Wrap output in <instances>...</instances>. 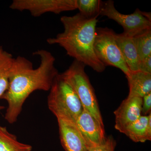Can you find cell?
<instances>
[{"label": "cell", "instance_id": "obj_4", "mask_svg": "<svg viewBox=\"0 0 151 151\" xmlns=\"http://www.w3.org/2000/svg\"><path fill=\"white\" fill-rule=\"evenodd\" d=\"M85 66L84 63L74 60L68 68L60 74L75 91L83 108L104 127L94 88L85 71Z\"/></svg>", "mask_w": 151, "mask_h": 151}, {"label": "cell", "instance_id": "obj_12", "mask_svg": "<svg viewBox=\"0 0 151 151\" xmlns=\"http://www.w3.org/2000/svg\"><path fill=\"white\" fill-rule=\"evenodd\" d=\"M126 77L129 89L128 97L143 98L151 92V73L139 70L131 72Z\"/></svg>", "mask_w": 151, "mask_h": 151}, {"label": "cell", "instance_id": "obj_6", "mask_svg": "<svg viewBox=\"0 0 151 151\" xmlns=\"http://www.w3.org/2000/svg\"><path fill=\"white\" fill-rule=\"evenodd\" d=\"M100 15L118 23L124 29L123 33L131 37L151 29V13L142 12L137 9L133 13L124 14L116 9L114 1L111 0L103 2Z\"/></svg>", "mask_w": 151, "mask_h": 151}, {"label": "cell", "instance_id": "obj_1", "mask_svg": "<svg viewBox=\"0 0 151 151\" xmlns=\"http://www.w3.org/2000/svg\"><path fill=\"white\" fill-rule=\"evenodd\" d=\"M33 54L39 57L40 63L34 68L29 60L18 56L14 58L9 78L8 88L1 99L8 104L5 119L13 124L17 121L26 100L37 91H49L59 74L55 65V58L50 52L39 50Z\"/></svg>", "mask_w": 151, "mask_h": 151}, {"label": "cell", "instance_id": "obj_10", "mask_svg": "<svg viewBox=\"0 0 151 151\" xmlns=\"http://www.w3.org/2000/svg\"><path fill=\"white\" fill-rule=\"evenodd\" d=\"M60 139L65 151H88V147L75 124L58 121Z\"/></svg>", "mask_w": 151, "mask_h": 151}, {"label": "cell", "instance_id": "obj_15", "mask_svg": "<svg viewBox=\"0 0 151 151\" xmlns=\"http://www.w3.org/2000/svg\"><path fill=\"white\" fill-rule=\"evenodd\" d=\"M32 147L19 142L17 136L0 124V151H31Z\"/></svg>", "mask_w": 151, "mask_h": 151}, {"label": "cell", "instance_id": "obj_20", "mask_svg": "<svg viewBox=\"0 0 151 151\" xmlns=\"http://www.w3.org/2000/svg\"><path fill=\"white\" fill-rule=\"evenodd\" d=\"M139 69L140 71L151 73V55L140 60Z\"/></svg>", "mask_w": 151, "mask_h": 151}, {"label": "cell", "instance_id": "obj_18", "mask_svg": "<svg viewBox=\"0 0 151 151\" xmlns=\"http://www.w3.org/2000/svg\"><path fill=\"white\" fill-rule=\"evenodd\" d=\"M116 145V141L113 137L109 136L103 144L88 148V151H115Z\"/></svg>", "mask_w": 151, "mask_h": 151}, {"label": "cell", "instance_id": "obj_17", "mask_svg": "<svg viewBox=\"0 0 151 151\" xmlns=\"http://www.w3.org/2000/svg\"><path fill=\"white\" fill-rule=\"evenodd\" d=\"M140 60L151 55V29L133 37Z\"/></svg>", "mask_w": 151, "mask_h": 151}, {"label": "cell", "instance_id": "obj_8", "mask_svg": "<svg viewBox=\"0 0 151 151\" xmlns=\"http://www.w3.org/2000/svg\"><path fill=\"white\" fill-rule=\"evenodd\" d=\"M76 125L88 148L99 145L106 139L104 127L99 124L96 119L83 108L78 116Z\"/></svg>", "mask_w": 151, "mask_h": 151}, {"label": "cell", "instance_id": "obj_5", "mask_svg": "<svg viewBox=\"0 0 151 151\" xmlns=\"http://www.w3.org/2000/svg\"><path fill=\"white\" fill-rule=\"evenodd\" d=\"M116 33L107 27L97 28L94 51L98 59L105 66L120 69L126 75L131 73L115 39Z\"/></svg>", "mask_w": 151, "mask_h": 151}, {"label": "cell", "instance_id": "obj_16", "mask_svg": "<svg viewBox=\"0 0 151 151\" xmlns=\"http://www.w3.org/2000/svg\"><path fill=\"white\" fill-rule=\"evenodd\" d=\"M103 3L100 0H76V7L79 13L90 18L100 15Z\"/></svg>", "mask_w": 151, "mask_h": 151}, {"label": "cell", "instance_id": "obj_9", "mask_svg": "<svg viewBox=\"0 0 151 151\" xmlns=\"http://www.w3.org/2000/svg\"><path fill=\"white\" fill-rule=\"evenodd\" d=\"M142 98L127 97L114 111L115 128L122 133L124 129L138 120L142 115Z\"/></svg>", "mask_w": 151, "mask_h": 151}, {"label": "cell", "instance_id": "obj_19", "mask_svg": "<svg viewBox=\"0 0 151 151\" xmlns=\"http://www.w3.org/2000/svg\"><path fill=\"white\" fill-rule=\"evenodd\" d=\"M142 113L147 116L151 113V92L146 94L142 98Z\"/></svg>", "mask_w": 151, "mask_h": 151}, {"label": "cell", "instance_id": "obj_2", "mask_svg": "<svg viewBox=\"0 0 151 151\" xmlns=\"http://www.w3.org/2000/svg\"><path fill=\"white\" fill-rule=\"evenodd\" d=\"M97 17L88 18L79 13L72 16H63L60 22L63 32L55 37L47 39V42L59 45L74 60L102 73L106 66L97 58L94 48Z\"/></svg>", "mask_w": 151, "mask_h": 151}, {"label": "cell", "instance_id": "obj_13", "mask_svg": "<svg viewBox=\"0 0 151 151\" xmlns=\"http://www.w3.org/2000/svg\"><path fill=\"white\" fill-rule=\"evenodd\" d=\"M149 114L141 116L138 120L126 127L122 133L135 142H145L150 141L151 137L148 132Z\"/></svg>", "mask_w": 151, "mask_h": 151}, {"label": "cell", "instance_id": "obj_3", "mask_svg": "<svg viewBox=\"0 0 151 151\" xmlns=\"http://www.w3.org/2000/svg\"><path fill=\"white\" fill-rule=\"evenodd\" d=\"M49 91L47 106L57 121L76 124L83 107L73 88L59 73Z\"/></svg>", "mask_w": 151, "mask_h": 151}, {"label": "cell", "instance_id": "obj_7", "mask_svg": "<svg viewBox=\"0 0 151 151\" xmlns=\"http://www.w3.org/2000/svg\"><path fill=\"white\" fill-rule=\"evenodd\" d=\"M10 8L20 12L28 11L38 17L44 14H59L77 9L76 0H14Z\"/></svg>", "mask_w": 151, "mask_h": 151}, {"label": "cell", "instance_id": "obj_11", "mask_svg": "<svg viewBox=\"0 0 151 151\" xmlns=\"http://www.w3.org/2000/svg\"><path fill=\"white\" fill-rule=\"evenodd\" d=\"M115 39L127 66L131 72L139 71L140 59L133 37L116 33Z\"/></svg>", "mask_w": 151, "mask_h": 151}, {"label": "cell", "instance_id": "obj_14", "mask_svg": "<svg viewBox=\"0 0 151 151\" xmlns=\"http://www.w3.org/2000/svg\"><path fill=\"white\" fill-rule=\"evenodd\" d=\"M14 58L0 45V99L8 88L11 68ZM4 107L0 105V111Z\"/></svg>", "mask_w": 151, "mask_h": 151}]
</instances>
